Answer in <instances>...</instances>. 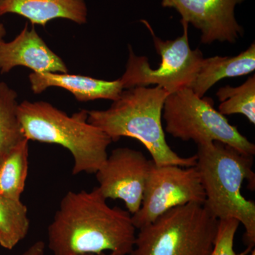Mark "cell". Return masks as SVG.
<instances>
[{
    "label": "cell",
    "instance_id": "obj_20",
    "mask_svg": "<svg viewBox=\"0 0 255 255\" xmlns=\"http://www.w3.org/2000/svg\"><path fill=\"white\" fill-rule=\"evenodd\" d=\"M44 242L37 241L21 255H45Z\"/></svg>",
    "mask_w": 255,
    "mask_h": 255
},
{
    "label": "cell",
    "instance_id": "obj_1",
    "mask_svg": "<svg viewBox=\"0 0 255 255\" xmlns=\"http://www.w3.org/2000/svg\"><path fill=\"white\" fill-rule=\"evenodd\" d=\"M135 230L132 215L118 206L110 207L98 187L70 191L48 226V248L54 255H128Z\"/></svg>",
    "mask_w": 255,
    "mask_h": 255
},
{
    "label": "cell",
    "instance_id": "obj_5",
    "mask_svg": "<svg viewBox=\"0 0 255 255\" xmlns=\"http://www.w3.org/2000/svg\"><path fill=\"white\" fill-rule=\"evenodd\" d=\"M219 225L204 204L177 206L139 229L128 255H211Z\"/></svg>",
    "mask_w": 255,
    "mask_h": 255
},
{
    "label": "cell",
    "instance_id": "obj_19",
    "mask_svg": "<svg viewBox=\"0 0 255 255\" xmlns=\"http://www.w3.org/2000/svg\"><path fill=\"white\" fill-rule=\"evenodd\" d=\"M239 221L236 219L221 220L214 251L211 255H248L253 249L247 248L241 253L235 251L234 242L239 227Z\"/></svg>",
    "mask_w": 255,
    "mask_h": 255
},
{
    "label": "cell",
    "instance_id": "obj_16",
    "mask_svg": "<svg viewBox=\"0 0 255 255\" xmlns=\"http://www.w3.org/2000/svg\"><path fill=\"white\" fill-rule=\"evenodd\" d=\"M29 228L27 207L21 200L0 194V246L12 250L26 238Z\"/></svg>",
    "mask_w": 255,
    "mask_h": 255
},
{
    "label": "cell",
    "instance_id": "obj_11",
    "mask_svg": "<svg viewBox=\"0 0 255 255\" xmlns=\"http://www.w3.org/2000/svg\"><path fill=\"white\" fill-rule=\"evenodd\" d=\"M18 66L31 69L35 73H68L63 60L27 24L13 41L0 44V73H9Z\"/></svg>",
    "mask_w": 255,
    "mask_h": 255
},
{
    "label": "cell",
    "instance_id": "obj_14",
    "mask_svg": "<svg viewBox=\"0 0 255 255\" xmlns=\"http://www.w3.org/2000/svg\"><path fill=\"white\" fill-rule=\"evenodd\" d=\"M255 70V44L236 56H214L204 58L190 88L198 97H204L220 80L243 76Z\"/></svg>",
    "mask_w": 255,
    "mask_h": 255
},
{
    "label": "cell",
    "instance_id": "obj_10",
    "mask_svg": "<svg viewBox=\"0 0 255 255\" xmlns=\"http://www.w3.org/2000/svg\"><path fill=\"white\" fill-rule=\"evenodd\" d=\"M245 0H162L163 7L173 8L181 21L191 23L201 32V42L235 43L244 30L235 16L236 5Z\"/></svg>",
    "mask_w": 255,
    "mask_h": 255
},
{
    "label": "cell",
    "instance_id": "obj_4",
    "mask_svg": "<svg viewBox=\"0 0 255 255\" xmlns=\"http://www.w3.org/2000/svg\"><path fill=\"white\" fill-rule=\"evenodd\" d=\"M17 116L23 136L29 141L57 144L71 152L73 175L96 173L108 157L112 139L89 123L88 111L69 117L44 101L24 100L18 104Z\"/></svg>",
    "mask_w": 255,
    "mask_h": 255
},
{
    "label": "cell",
    "instance_id": "obj_2",
    "mask_svg": "<svg viewBox=\"0 0 255 255\" xmlns=\"http://www.w3.org/2000/svg\"><path fill=\"white\" fill-rule=\"evenodd\" d=\"M169 93L159 86L136 87L122 92L107 110L88 111L89 123L117 142L136 139L145 146L156 165L196 166V155L184 157L167 143L162 128V111Z\"/></svg>",
    "mask_w": 255,
    "mask_h": 255
},
{
    "label": "cell",
    "instance_id": "obj_21",
    "mask_svg": "<svg viewBox=\"0 0 255 255\" xmlns=\"http://www.w3.org/2000/svg\"><path fill=\"white\" fill-rule=\"evenodd\" d=\"M6 28L4 27V25L3 23H0V44L2 42H4V36H6Z\"/></svg>",
    "mask_w": 255,
    "mask_h": 255
},
{
    "label": "cell",
    "instance_id": "obj_22",
    "mask_svg": "<svg viewBox=\"0 0 255 255\" xmlns=\"http://www.w3.org/2000/svg\"><path fill=\"white\" fill-rule=\"evenodd\" d=\"M111 255L109 253H101V254H85V255Z\"/></svg>",
    "mask_w": 255,
    "mask_h": 255
},
{
    "label": "cell",
    "instance_id": "obj_18",
    "mask_svg": "<svg viewBox=\"0 0 255 255\" xmlns=\"http://www.w3.org/2000/svg\"><path fill=\"white\" fill-rule=\"evenodd\" d=\"M221 102L219 112L223 115L242 114L255 124V77L253 75L237 87L227 85L216 92Z\"/></svg>",
    "mask_w": 255,
    "mask_h": 255
},
{
    "label": "cell",
    "instance_id": "obj_6",
    "mask_svg": "<svg viewBox=\"0 0 255 255\" xmlns=\"http://www.w3.org/2000/svg\"><path fill=\"white\" fill-rule=\"evenodd\" d=\"M162 117L166 132L183 141L196 145L220 142L243 155L254 157L255 145L229 123L214 107L209 98H201L191 88L169 94L164 102Z\"/></svg>",
    "mask_w": 255,
    "mask_h": 255
},
{
    "label": "cell",
    "instance_id": "obj_17",
    "mask_svg": "<svg viewBox=\"0 0 255 255\" xmlns=\"http://www.w3.org/2000/svg\"><path fill=\"white\" fill-rule=\"evenodd\" d=\"M16 99V92L0 82V155L25 138L18 122Z\"/></svg>",
    "mask_w": 255,
    "mask_h": 255
},
{
    "label": "cell",
    "instance_id": "obj_3",
    "mask_svg": "<svg viewBox=\"0 0 255 255\" xmlns=\"http://www.w3.org/2000/svg\"><path fill=\"white\" fill-rule=\"evenodd\" d=\"M196 167L205 192L204 205L219 221L236 219L245 228L247 248L255 245V203L242 194L248 180L255 189L253 157L220 142L199 144Z\"/></svg>",
    "mask_w": 255,
    "mask_h": 255
},
{
    "label": "cell",
    "instance_id": "obj_15",
    "mask_svg": "<svg viewBox=\"0 0 255 255\" xmlns=\"http://www.w3.org/2000/svg\"><path fill=\"white\" fill-rule=\"evenodd\" d=\"M28 142L26 137L0 155V194L20 200L28 169Z\"/></svg>",
    "mask_w": 255,
    "mask_h": 255
},
{
    "label": "cell",
    "instance_id": "obj_13",
    "mask_svg": "<svg viewBox=\"0 0 255 255\" xmlns=\"http://www.w3.org/2000/svg\"><path fill=\"white\" fill-rule=\"evenodd\" d=\"M6 14L19 15L43 26L55 18L84 24L88 9L85 0H0V16Z\"/></svg>",
    "mask_w": 255,
    "mask_h": 255
},
{
    "label": "cell",
    "instance_id": "obj_7",
    "mask_svg": "<svg viewBox=\"0 0 255 255\" xmlns=\"http://www.w3.org/2000/svg\"><path fill=\"white\" fill-rule=\"evenodd\" d=\"M141 22L150 31L161 62L157 68L152 69L147 57L135 55L129 45L126 71L119 79L124 90L155 85L171 94L184 88H190L204 58L199 48L192 50L189 46V23L181 21L182 36L174 40L163 41L156 36L146 20H141Z\"/></svg>",
    "mask_w": 255,
    "mask_h": 255
},
{
    "label": "cell",
    "instance_id": "obj_23",
    "mask_svg": "<svg viewBox=\"0 0 255 255\" xmlns=\"http://www.w3.org/2000/svg\"><path fill=\"white\" fill-rule=\"evenodd\" d=\"M255 255V249H253V251L251 252V255Z\"/></svg>",
    "mask_w": 255,
    "mask_h": 255
},
{
    "label": "cell",
    "instance_id": "obj_12",
    "mask_svg": "<svg viewBox=\"0 0 255 255\" xmlns=\"http://www.w3.org/2000/svg\"><path fill=\"white\" fill-rule=\"evenodd\" d=\"M30 84L32 91L41 94L49 87L64 89L73 94L78 102H87L96 100H118L124 91L120 80L106 81L68 73L30 74Z\"/></svg>",
    "mask_w": 255,
    "mask_h": 255
},
{
    "label": "cell",
    "instance_id": "obj_8",
    "mask_svg": "<svg viewBox=\"0 0 255 255\" xmlns=\"http://www.w3.org/2000/svg\"><path fill=\"white\" fill-rule=\"evenodd\" d=\"M205 200L196 166H158L152 161L141 206L132 215V223L139 230L173 208L193 203L204 204Z\"/></svg>",
    "mask_w": 255,
    "mask_h": 255
},
{
    "label": "cell",
    "instance_id": "obj_9",
    "mask_svg": "<svg viewBox=\"0 0 255 255\" xmlns=\"http://www.w3.org/2000/svg\"><path fill=\"white\" fill-rule=\"evenodd\" d=\"M152 164L140 151L114 149L95 173L99 190L106 199L123 201L127 211L135 214L141 206Z\"/></svg>",
    "mask_w": 255,
    "mask_h": 255
}]
</instances>
